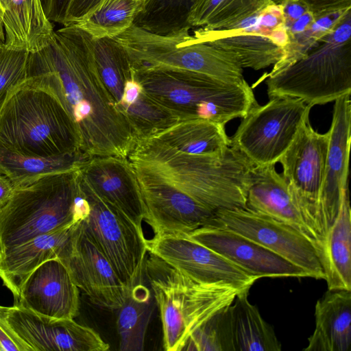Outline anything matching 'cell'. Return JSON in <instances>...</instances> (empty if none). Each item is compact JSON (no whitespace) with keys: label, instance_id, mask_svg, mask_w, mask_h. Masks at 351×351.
<instances>
[{"label":"cell","instance_id":"6da1fadb","mask_svg":"<svg viewBox=\"0 0 351 351\" xmlns=\"http://www.w3.org/2000/svg\"><path fill=\"white\" fill-rule=\"evenodd\" d=\"M26 77L59 100L75 126L82 151L91 157H128L136 138L100 77L88 33L74 25L54 31L46 46L29 53Z\"/></svg>","mask_w":351,"mask_h":351},{"label":"cell","instance_id":"7a4b0ae2","mask_svg":"<svg viewBox=\"0 0 351 351\" xmlns=\"http://www.w3.org/2000/svg\"><path fill=\"white\" fill-rule=\"evenodd\" d=\"M127 158L138 181L189 197L213 212L246 206L254 166L230 145L190 154L149 137L137 140Z\"/></svg>","mask_w":351,"mask_h":351},{"label":"cell","instance_id":"3957f363","mask_svg":"<svg viewBox=\"0 0 351 351\" xmlns=\"http://www.w3.org/2000/svg\"><path fill=\"white\" fill-rule=\"evenodd\" d=\"M0 146L43 157L80 149L75 126L56 97L26 77L0 110Z\"/></svg>","mask_w":351,"mask_h":351},{"label":"cell","instance_id":"277c9868","mask_svg":"<svg viewBox=\"0 0 351 351\" xmlns=\"http://www.w3.org/2000/svg\"><path fill=\"white\" fill-rule=\"evenodd\" d=\"M143 91L180 121L204 119L226 125L258 104L252 87L182 69H132Z\"/></svg>","mask_w":351,"mask_h":351},{"label":"cell","instance_id":"5b68a950","mask_svg":"<svg viewBox=\"0 0 351 351\" xmlns=\"http://www.w3.org/2000/svg\"><path fill=\"white\" fill-rule=\"evenodd\" d=\"M88 203L78 183V170L47 174L14 187L0 211V249L84 219Z\"/></svg>","mask_w":351,"mask_h":351},{"label":"cell","instance_id":"8992f818","mask_svg":"<svg viewBox=\"0 0 351 351\" xmlns=\"http://www.w3.org/2000/svg\"><path fill=\"white\" fill-rule=\"evenodd\" d=\"M147 254L144 274L159 310L164 349L182 350L191 334L231 304L241 292L226 286L198 282Z\"/></svg>","mask_w":351,"mask_h":351},{"label":"cell","instance_id":"52a82bcc","mask_svg":"<svg viewBox=\"0 0 351 351\" xmlns=\"http://www.w3.org/2000/svg\"><path fill=\"white\" fill-rule=\"evenodd\" d=\"M265 80L269 98H298L313 107L351 94V10L304 58Z\"/></svg>","mask_w":351,"mask_h":351},{"label":"cell","instance_id":"ba28073f","mask_svg":"<svg viewBox=\"0 0 351 351\" xmlns=\"http://www.w3.org/2000/svg\"><path fill=\"white\" fill-rule=\"evenodd\" d=\"M78 183L89 206L80 226L130 290L143 282L147 254L143 229L93 192L79 170Z\"/></svg>","mask_w":351,"mask_h":351},{"label":"cell","instance_id":"9c48e42d","mask_svg":"<svg viewBox=\"0 0 351 351\" xmlns=\"http://www.w3.org/2000/svg\"><path fill=\"white\" fill-rule=\"evenodd\" d=\"M313 106L290 97H270L252 107L242 118L230 146L253 166L275 165L292 142Z\"/></svg>","mask_w":351,"mask_h":351},{"label":"cell","instance_id":"30bf717a","mask_svg":"<svg viewBox=\"0 0 351 351\" xmlns=\"http://www.w3.org/2000/svg\"><path fill=\"white\" fill-rule=\"evenodd\" d=\"M309 114L303 119L290 145L278 162L292 197L306 223L319 241L322 227L319 200L324 180L329 143L328 131L315 130Z\"/></svg>","mask_w":351,"mask_h":351},{"label":"cell","instance_id":"8fae6325","mask_svg":"<svg viewBox=\"0 0 351 351\" xmlns=\"http://www.w3.org/2000/svg\"><path fill=\"white\" fill-rule=\"evenodd\" d=\"M209 221L273 252L304 270L308 277L325 279L315 247L293 227L247 206L219 209Z\"/></svg>","mask_w":351,"mask_h":351},{"label":"cell","instance_id":"7c38bea8","mask_svg":"<svg viewBox=\"0 0 351 351\" xmlns=\"http://www.w3.org/2000/svg\"><path fill=\"white\" fill-rule=\"evenodd\" d=\"M147 253L160 258L193 280L249 291L260 279L185 234L157 233L146 239Z\"/></svg>","mask_w":351,"mask_h":351},{"label":"cell","instance_id":"4fadbf2b","mask_svg":"<svg viewBox=\"0 0 351 351\" xmlns=\"http://www.w3.org/2000/svg\"><path fill=\"white\" fill-rule=\"evenodd\" d=\"M80 221L74 227L58 258L66 267L73 281L95 306L117 310L129 289L97 247L83 231Z\"/></svg>","mask_w":351,"mask_h":351},{"label":"cell","instance_id":"5bb4252c","mask_svg":"<svg viewBox=\"0 0 351 351\" xmlns=\"http://www.w3.org/2000/svg\"><path fill=\"white\" fill-rule=\"evenodd\" d=\"M8 324L32 351H106L110 346L90 327L54 319L20 305L0 306Z\"/></svg>","mask_w":351,"mask_h":351},{"label":"cell","instance_id":"9a60e30c","mask_svg":"<svg viewBox=\"0 0 351 351\" xmlns=\"http://www.w3.org/2000/svg\"><path fill=\"white\" fill-rule=\"evenodd\" d=\"M186 235L259 278L308 277L304 270L273 252L210 221Z\"/></svg>","mask_w":351,"mask_h":351},{"label":"cell","instance_id":"2e32d148","mask_svg":"<svg viewBox=\"0 0 351 351\" xmlns=\"http://www.w3.org/2000/svg\"><path fill=\"white\" fill-rule=\"evenodd\" d=\"M350 95L335 101L325 172L319 200L322 237L334 220L343 193L348 187V167L351 142Z\"/></svg>","mask_w":351,"mask_h":351},{"label":"cell","instance_id":"e0dca14e","mask_svg":"<svg viewBox=\"0 0 351 351\" xmlns=\"http://www.w3.org/2000/svg\"><path fill=\"white\" fill-rule=\"evenodd\" d=\"M14 304L54 319H74L80 308V291L58 258L39 265L23 285Z\"/></svg>","mask_w":351,"mask_h":351},{"label":"cell","instance_id":"ac0fdd59","mask_svg":"<svg viewBox=\"0 0 351 351\" xmlns=\"http://www.w3.org/2000/svg\"><path fill=\"white\" fill-rule=\"evenodd\" d=\"M79 173L90 188L142 228L144 204L134 169L127 158L95 156Z\"/></svg>","mask_w":351,"mask_h":351},{"label":"cell","instance_id":"d6986e66","mask_svg":"<svg viewBox=\"0 0 351 351\" xmlns=\"http://www.w3.org/2000/svg\"><path fill=\"white\" fill-rule=\"evenodd\" d=\"M246 206L293 227L312 242L318 254L319 241L304 219L287 180L275 165L252 167Z\"/></svg>","mask_w":351,"mask_h":351},{"label":"cell","instance_id":"ffe728a7","mask_svg":"<svg viewBox=\"0 0 351 351\" xmlns=\"http://www.w3.org/2000/svg\"><path fill=\"white\" fill-rule=\"evenodd\" d=\"M77 222L0 249V279L12 292L14 301L34 270L49 259L58 258Z\"/></svg>","mask_w":351,"mask_h":351},{"label":"cell","instance_id":"44dd1931","mask_svg":"<svg viewBox=\"0 0 351 351\" xmlns=\"http://www.w3.org/2000/svg\"><path fill=\"white\" fill-rule=\"evenodd\" d=\"M193 35L200 42L232 53L243 68L265 69L274 65L284 54L282 47L250 25L217 30L198 27Z\"/></svg>","mask_w":351,"mask_h":351},{"label":"cell","instance_id":"7402d4cb","mask_svg":"<svg viewBox=\"0 0 351 351\" xmlns=\"http://www.w3.org/2000/svg\"><path fill=\"white\" fill-rule=\"evenodd\" d=\"M4 46L29 53L47 45L54 29L42 0H0Z\"/></svg>","mask_w":351,"mask_h":351},{"label":"cell","instance_id":"603a6c76","mask_svg":"<svg viewBox=\"0 0 351 351\" xmlns=\"http://www.w3.org/2000/svg\"><path fill=\"white\" fill-rule=\"evenodd\" d=\"M318 256L329 290H351V211L349 190L342 195L339 211L324 234Z\"/></svg>","mask_w":351,"mask_h":351},{"label":"cell","instance_id":"cb8c5ba5","mask_svg":"<svg viewBox=\"0 0 351 351\" xmlns=\"http://www.w3.org/2000/svg\"><path fill=\"white\" fill-rule=\"evenodd\" d=\"M315 328L305 351H348L351 344V290H329L315 306Z\"/></svg>","mask_w":351,"mask_h":351},{"label":"cell","instance_id":"d4e9b609","mask_svg":"<svg viewBox=\"0 0 351 351\" xmlns=\"http://www.w3.org/2000/svg\"><path fill=\"white\" fill-rule=\"evenodd\" d=\"M248 293H239L228 306L233 351L281 350L274 328L250 302Z\"/></svg>","mask_w":351,"mask_h":351},{"label":"cell","instance_id":"484cf974","mask_svg":"<svg viewBox=\"0 0 351 351\" xmlns=\"http://www.w3.org/2000/svg\"><path fill=\"white\" fill-rule=\"evenodd\" d=\"M92 158L81 149L43 157L22 154L0 146V173L8 178L16 187L47 174L79 170Z\"/></svg>","mask_w":351,"mask_h":351},{"label":"cell","instance_id":"4316f807","mask_svg":"<svg viewBox=\"0 0 351 351\" xmlns=\"http://www.w3.org/2000/svg\"><path fill=\"white\" fill-rule=\"evenodd\" d=\"M152 137L190 154H213L230 145L225 125L198 118L179 121Z\"/></svg>","mask_w":351,"mask_h":351},{"label":"cell","instance_id":"83f0119b","mask_svg":"<svg viewBox=\"0 0 351 351\" xmlns=\"http://www.w3.org/2000/svg\"><path fill=\"white\" fill-rule=\"evenodd\" d=\"M152 291L143 282L132 287L117 309L119 350L143 351L147 330L155 308Z\"/></svg>","mask_w":351,"mask_h":351},{"label":"cell","instance_id":"f1b7e54d","mask_svg":"<svg viewBox=\"0 0 351 351\" xmlns=\"http://www.w3.org/2000/svg\"><path fill=\"white\" fill-rule=\"evenodd\" d=\"M283 0H196L191 6L186 26L208 30L224 29Z\"/></svg>","mask_w":351,"mask_h":351},{"label":"cell","instance_id":"f546056e","mask_svg":"<svg viewBox=\"0 0 351 351\" xmlns=\"http://www.w3.org/2000/svg\"><path fill=\"white\" fill-rule=\"evenodd\" d=\"M146 1L100 0L92 10L72 25L93 38H113L134 23Z\"/></svg>","mask_w":351,"mask_h":351},{"label":"cell","instance_id":"4dcf8cb0","mask_svg":"<svg viewBox=\"0 0 351 351\" xmlns=\"http://www.w3.org/2000/svg\"><path fill=\"white\" fill-rule=\"evenodd\" d=\"M93 44L99 74L117 106L125 82L134 77L131 62L125 50L113 38H93Z\"/></svg>","mask_w":351,"mask_h":351},{"label":"cell","instance_id":"1f68e13d","mask_svg":"<svg viewBox=\"0 0 351 351\" xmlns=\"http://www.w3.org/2000/svg\"><path fill=\"white\" fill-rule=\"evenodd\" d=\"M351 9L339 10L317 16L313 24L304 32L289 37V43L283 49L282 58L265 73L256 84L304 58L325 36L329 34Z\"/></svg>","mask_w":351,"mask_h":351},{"label":"cell","instance_id":"d6a6232c","mask_svg":"<svg viewBox=\"0 0 351 351\" xmlns=\"http://www.w3.org/2000/svg\"><path fill=\"white\" fill-rule=\"evenodd\" d=\"M128 121L136 141L154 136L180 121L171 112L165 108L144 91L131 105L117 106Z\"/></svg>","mask_w":351,"mask_h":351},{"label":"cell","instance_id":"836d02e7","mask_svg":"<svg viewBox=\"0 0 351 351\" xmlns=\"http://www.w3.org/2000/svg\"><path fill=\"white\" fill-rule=\"evenodd\" d=\"M196 0H147L134 24L150 32L165 34L186 26Z\"/></svg>","mask_w":351,"mask_h":351},{"label":"cell","instance_id":"e575fe53","mask_svg":"<svg viewBox=\"0 0 351 351\" xmlns=\"http://www.w3.org/2000/svg\"><path fill=\"white\" fill-rule=\"evenodd\" d=\"M230 305L197 327L189 336L182 350L233 351L228 313Z\"/></svg>","mask_w":351,"mask_h":351},{"label":"cell","instance_id":"d590c367","mask_svg":"<svg viewBox=\"0 0 351 351\" xmlns=\"http://www.w3.org/2000/svg\"><path fill=\"white\" fill-rule=\"evenodd\" d=\"M29 53L0 48V110L12 90L26 78Z\"/></svg>","mask_w":351,"mask_h":351},{"label":"cell","instance_id":"8d00e7d4","mask_svg":"<svg viewBox=\"0 0 351 351\" xmlns=\"http://www.w3.org/2000/svg\"><path fill=\"white\" fill-rule=\"evenodd\" d=\"M0 351H32L12 330L0 309Z\"/></svg>","mask_w":351,"mask_h":351},{"label":"cell","instance_id":"74e56055","mask_svg":"<svg viewBox=\"0 0 351 351\" xmlns=\"http://www.w3.org/2000/svg\"><path fill=\"white\" fill-rule=\"evenodd\" d=\"M315 16L351 9V0H303Z\"/></svg>","mask_w":351,"mask_h":351},{"label":"cell","instance_id":"f35d334b","mask_svg":"<svg viewBox=\"0 0 351 351\" xmlns=\"http://www.w3.org/2000/svg\"><path fill=\"white\" fill-rule=\"evenodd\" d=\"M281 5L287 29L296 19L309 11L308 6L303 0H283Z\"/></svg>","mask_w":351,"mask_h":351},{"label":"cell","instance_id":"ab89813d","mask_svg":"<svg viewBox=\"0 0 351 351\" xmlns=\"http://www.w3.org/2000/svg\"><path fill=\"white\" fill-rule=\"evenodd\" d=\"M141 84L133 77L125 82L123 96L117 106H129L133 104L141 93Z\"/></svg>","mask_w":351,"mask_h":351},{"label":"cell","instance_id":"60d3db41","mask_svg":"<svg viewBox=\"0 0 351 351\" xmlns=\"http://www.w3.org/2000/svg\"><path fill=\"white\" fill-rule=\"evenodd\" d=\"M316 16L311 11H307L296 19L287 29L289 37L306 30L314 22Z\"/></svg>","mask_w":351,"mask_h":351},{"label":"cell","instance_id":"b9f144b4","mask_svg":"<svg viewBox=\"0 0 351 351\" xmlns=\"http://www.w3.org/2000/svg\"><path fill=\"white\" fill-rule=\"evenodd\" d=\"M14 189V186L10 180L0 173V211L8 203Z\"/></svg>","mask_w":351,"mask_h":351},{"label":"cell","instance_id":"7bdbcfd3","mask_svg":"<svg viewBox=\"0 0 351 351\" xmlns=\"http://www.w3.org/2000/svg\"><path fill=\"white\" fill-rule=\"evenodd\" d=\"M5 34L2 23H0V48L4 45Z\"/></svg>","mask_w":351,"mask_h":351},{"label":"cell","instance_id":"ee69618b","mask_svg":"<svg viewBox=\"0 0 351 351\" xmlns=\"http://www.w3.org/2000/svg\"><path fill=\"white\" fill-rule=\"evenodd\" d=\"M2 16H3V12L0 5V23H2Z\"/></svg>","mask_w":351,"mask_h":351}]
</instances>
